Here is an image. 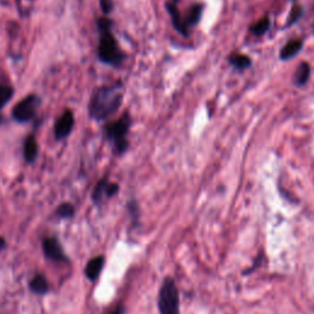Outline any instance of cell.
<instances>
[{
	"mask_svg": "<svg viewBox=\"0 0 314 314\" xmlns=\"http://www.w3.org/2000/svg\"><path fill=\"white\" fill-rule=\"evenodd\" d=\"M43 250H45L47 258L51 260L61 262V260L67 259L60 244H59V242L55 238H47L46 241L43 242Z\"/></svg>",
	"mask_w": 314,
	"mask_h": 314,
	"instance_id": "obj_7",
	"label": "cell"
},
{
	"mask_svg": "<svg viewBox=\"0 0 314 314\" xmlns=\"http://www.w3.org/2000/svg\"><path fill=\"white\" fill-rule=\"evenodd\" d=\"M130 124H132V120H130L129 114L125 113L119 119H117L116 122L106 125V135H107L108 140L113 144L114 150H116L117 154H123L128 149L127 136H128Z\"/></svg>",
	"mask_w": 314,
	"mask_h": 314,
	"instance_id": "obj_3",
	"label": "cell"
},
{
	"mask_svg": "<svg viewBox=\"0 0 314 314\" xmlns=\"http://www.w3.org/2000/svg\"><path fill=\"white\" fill-rule=\"evenodd\" d=\"M14 90L9 85H0V110L5 107L9 103V101L12 98Z\"/></svg>",
	"mask_w": 314,
	"mask_h": 314,
	"instance_id": "obj_15",
	"label": "cell"
},
{
	"mask_svg": "<svg viewBox=\"0 0 314 314\" xmlns=\"http://www.w3.org/2000/svg\"><path fill=\"white\" fill-rule=\"evenodd\" d=\"M123 101L120 85H104L96 89L89 103V114L92 119L101 122L119 110Z\"/></svg>",
	"mask_w": 314,
	"mask_h": 314,
	"instance_id": "obj_1",
	"label": "cell"
},
{
	"mask_svg": "<svg viewBox=\"0 0 314 314\" xmlns=\"http://www.w3.org/2000/svg\"><path fill=\"white\" fill-rule=\"evenodd\" d=\"M301 15H302V8H301V6H298V5L294 6V8H292V10H291L290 20H288L287 26H291L292 24L297 23V21L300 20Z\"/></svg>",
	"mask_w": 314,
	"mask_h": 314,
	"instance_id": "obj_20",
	"label": "cell"
},
{
	"mask_svg": "<svg viewBox=\"0 0 314 314\" xmlns=\"http://www.w3.org/2000/svg\"><path fill=\"white\" fill-rule=\"evenodd\" d=\"M99 4H101L102 11L106 15L111 14V11L113 10V2L112 0H99Z\"/></svg>",
	"mask_w": 314,
	"mask_h": 314,
	"instance_id": "obj_21",
	"label": "cell"
},
{
	"mask_svg": "<svg viewBox=\"0 0 314 314\" xmlns=\"http://www.w3.org/2000/svg\"><path fill=\"white\" fill-rule=\"evenodd\" d=\"M74 114L73 112L67 110L58 118L54 125V135L57 140H64L70 135L71 130L74 128Z\"/></svg>",
	"mask_w": 314,
	"mask_h": 314,
	"instance_id": "obj_6",
	"label": "cell"
},
{
	"mask_svg": "<svg viewBox=\"0 0 314 314\" xmlns=\"http://www.w3.org/2000/svg\"><path fill=\"white\" fill-rule=\"evenodd\" d=\"M41 106V99L36 95H29L27 97L21 99L12 110V118L17 123H27L33 119L36 112Z\"/></svg>",
	"mask_w": 314,
	"mask_h": 314,
	"instance_id": "obj_5",
	"label": "cell"
},
{
	"mask_svg": "<svg viewBox=\"0 0 314 314\" xmlns=\"http://www.w3.org/2000/svg\"><path fill=\"white\" fill-rule=\"evenodd\" d=\"M31 290L36 294H46L48 291V282H47L46 278L43 275H36L35 278L31 280L30 282Z\"/></svg>",
	"mask_w": 314,
	"mask_h": 314,
	"instance_id": "obj_14",
	"label": "cell"
},
{
	"mask_svg": "<svg viewBox=\"0 0 314 314\" xmlns=\"http://www.w3.org/2000/svg\"><path fill=\"white\" fill-rule=\"evenodd\" d=\"M98 58L102 63L118 67L122 64L124 55L112 33V21L107 17L98 20Z\"/></svg>",
	"mask_w": 314,
	"mask_h": 314,
	"instance_id": "obj_2",
	"label": "cell"
},
{
	"mask_svg": "<svg viewBox=\"0 0 314 314\" xmlns=\"http://www.w3.org/2000/svg\"><path fill=\"white\" fill-rule=\"evenodd\" d=\"M123 313H124L123 307H118V308L114 309V312H112L111 314H123Z\"/></svg>",
	"mask_w": 314,
	"mask_h": 314,
	"instance_id": "obj_22",
	"label": "cell"
},
{
	"mask_svg": "<svg viewBox=\"0 0 314 314\" xmlns=\"http://www.w3.org/2000/svg\"><path fill=\"white\" fill-rule=\"evenodd\" d=\"M269 27H270V20L268 17H264L262 20H259L258 23L254 24L253 26H252L250 31L254 33V35L262 36L269 30Z\"/></svg>",
	"mask_w": 314,
	"mask_h": 314,
	"instance_id": "obj_17",
	"label": "cell"
},
{
	"mask_svg": "<svg viewBox=\"0 0 314 314\" xmlns=\"http://www.w3.org/2000/svg\"><path fill=\"white\" fill-rule=\"evenodd\" d=\"M228 60H229V64L238 70L248 69V68L250 67V63H252L249 57H247V55H244V54H237V53H236V54L229 55Z\"/></svg>",
	"mask_w": 314,
	"mask_h": 314,
	"instance_id": "obj_12",
	"label": "cell"
},
{
	"mask_svg": "<svg viewBox=\"0 0 314 314\" xmlns=\"http://www.w3.org/2000/svg\"><path fill=\"white\" fill-rule=\"evenodd\" d=\"M3 248H4V239L0 237V250H2Z\"/></svg>",
	"mask_w": 314,
	"mask_h": 314,
	"instance_id": "obj_23",
	"label": "cell"
},
{
	"mask_svg": "<svg viewBox=\"0 0 314 314\" xmlns=\"http://www.w3.org/2000/svg\"><path fill=\"white\" fill-rule=\"evenodd\" d=\"M74 213H75V210H74V206L69 203L61 204L57 210V214L60 217H71L74 215Z\"/></svg>",
	"mask_w": 314,
	"mask_h": 314,
	"instance_id": "obj_19",
	"label": "cell"
},
{
	"mask_svg": "<svg viewBox=\"0 0 314 314\" xmlns=\"http://www.w3.org/2000/svg\"><path fill=\"white\" fill-rule=\"evenodd\" d=\"M158 309L161 314H179V295L173 280H166L161 286Z\"/></svg>",
	"mask_w": 314,
	"mask_h": 314,
	"instance_id": "obj_4",
	"label": "cell"
},
{
	"mask_svg": "<svg viewBox=\"0 0 314 314\" xmlns=\"http://www.w3.org/2000/svg\"><path fill=\"white\" fill-rule=\"evenodd\" d=\"M302 46L303 42L301 39H292V41L287 42L282 47L281 52H280V58L282 60H288V59L296 57L297 53L302 49Z\"/></svg>",
	"mask_w": 314,
	"mask_h": 314,
	"instance_id": "obj_10",
	"label": "cell"
},
{
	"mask_svg": "<svg viewBox=\"0 0 314 314\" xmlns=\"http://www.w3.org/2000/svg\"><path fill=\"white\" fill-rule=\"evenodd\" d=\"M107 185H108V182L106 179H102L99 180L98 184L96 185L95 188V192H93V200L95 201H101L102 198H103V195H106V191H107Z\"/></svg>",
	"mask_w": 314,
	"mask_h": 314,
	"instance_id": "obj_18",
	"label": "cell"
},
{
	"mask_svg": "<svg viewBox=\"0 0 314 314\" xmlns=\"http://www.w3.org/2000/svg\"><path fill=\"white\" fill-rule=\"evenodd\" d=\"M310 75V67L308 63L303 61L302 64L298 67V69L296 71V76H295V81L298 86H303L304 83L308 81Z\"/></svg>",
	"mask_w": 314,
	"mask_h": 314,
	"instance_id": "obj_13",
	"label": "cell"
},
{
	"mask_svg": "<svg viewBox=\"0 0 314 314\" xmlns=\"http://www.w3.org/2000/svg\"><path fill=\"white\" fill-rule=\"evenodd\" d=\"M103 264H104V259L102 257L93 258V259H91L88 263V265H86L85 269L86 276H88L90 280H92V281L97 279L102 268H103Z\"/></svg>",
	"mask_w": 314,
	"mask_h": 314,
	"instance_id": "obj_11",
	"label": "cell"
},
{
	"mask_svg": "<svg viewBox=\"0 0 314 314\" xmlns=\"http://www.w3.org/2000/svg\"><path fill=\"white\" fill-rule=\"evenodd\" d=\"M24 156L26 162L32 163L38 156V144L33 135L27 136L24 144Z\"/></svg>",
	"mask_w": 314,
	"mask_h": 314,
	"instance_id": "obj_9",
	"label": "cell"
},
{
	"mask_svg": "<svg viewBox=\"0 0 314 314\" xmlns=\"http://www.w3.org/2000/svg\"><path fill=\"white\" fill-rule=\"evenodd\" d=\"M166 8L170 12L171 18H172L173 27H175V29L178 31L179 33H182L183 36H188L186 25H185L184 21L182 20V16L179 15V11H178V9H177L175 3H166Z\"/></svg>",
	"mask_w": 314,
	"mask_h": 314,
	"instance_id": "obj_8",
	"label": "cell"
},
{
	"mask_svg": "<svg viewBox=\"0 0 314 314\" xmlns=\"http://www.w3.org/2000/svg\"><path fill=\"white\" fill-rule=\"evenodd\" d=\"M177 2H178V0H175V3H177Z\"/></svg>",
	"mask_w": 314,
	"mask_h": 314,
	"instance_id": "obj_24",
	"label": "cell"
},
{
	"mask_svg": "<svg viewBox=\"0 0 314 314\" xmlns=\"http://www.w3.org/2000/svg\"><path fill=\"white\" fill-rule=\"evenodd\" d=\"M201 12H203V6L200 4H195L194 6H192L191 11H189L188 18H186V26L188 25H195L199 23L201 17Z\"/></svg>",
	"mask_w": 314,
	"mask_h": 314,
	"instance_id": "obj_16",
	"label": "cell"
}]
</instances>
